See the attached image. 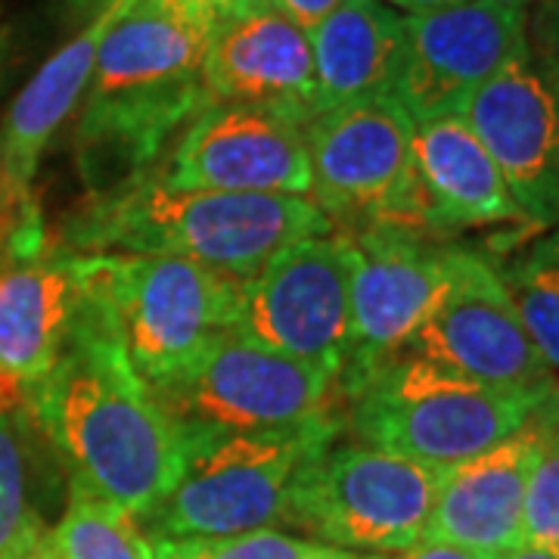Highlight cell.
Returning <instances> with one entry per match:
<instances>
[{
  "mask_svg": "<svg viewBox=\"0 0 559 559\" xmlns=\"http://www.w3.org/2000/svg\"><path fill=\"white\" fill-rule=\"evenodd\" d=\"M32 407L57 448L69 488L140 520L178 481L183 448L121 342L87 271L69 336Z\"/></svg>",
  "mask_w": 559,
  "mask_h": 559,
  "instance_id": "obj_1",
  "label": "cell"
},
{
  "mask_svg": "<svg viewBox=\"0 0 559 559\" xmlns=\"http://www.w3.org/2000/svg\"><path fill=\"white\" fill-rule=\"evenodd\" d=\"M221 22L197 0H121L75 124L91 197L153 175L209 106L202 62Z\"/></svg>",
  "mask_w": 559,
  "mask_h": 559,
  "instance_id": "obj_2",
  "label": "cell"
},
{
  "mask_svg": "<svg viewBox=\"0 0 559 559\" xmlns=\"http://www.w3.org/2000/svg\"><path fill=\"white\" fill-rule=\"evenodd\" d=\"M333 227L311 197L175 190L153 171L91 197L66 221L62 246L79 255H171L249 280L286 246Z\"/></svg>",
  "mask_w": 559,
  "mask_h": 559,
  "instance_id": "obj_3",
  "label": "cell"
},
{
  "mask_svg": "<svg viewBox=\"0 0 559 559\" xmlns=\"http://www.w3.org/2000/svg\"><path fill=\"white\" fill-rule=\"evenodd\" d=\"M559 404V382L495 389L399 355L348 399V423L364 444L436 469L479 457Z\"/></svg>",
  "mask_w": 559,
  "mask_h": 559,
  "instance_id": "obj_4",
  "label": "cell"
},
{
  "mask_svg": "<svg viewBox=\"0 0 559 559\" xmlns=\"http://www.w3.org/2000/svg\"><path fill=\"white\" fill-rule=\"evenodd\" d=\"M342 419L283 432L205 439L183 454L171 491L140 516L150 540L227 538L283 522L293 481L308 460L340 439Z\"/></svg>",
  "mask_w": 559,
  "mask_h": 559,
  "instance_id": "obj_5",
  "label": "cell"
},
{
  "mask_svg": "<svg viewBox=\"0 0 559 559\" xmlns=\"http://www.w3.org/2000/svg\"><path fill=\"white\" fill-rule=\"evenodd\" d=\"M150 395L175 426L183 454L205 439L283 432L340 417V392L326 373L234 330L171 377L150 382Z\"/></svg>",
  "mask_w": 559,
  "mask_h": 559,
  "instance_id": "obj_6",
  "label": "cell"
},
{
  "mask_svg": "<svg viewBox=\"0 0 559 559\" xmlns=\"http://www.w3.org/2000/svg\"><path fill=\"white\" fill-rule=\"evenodd\" d=\"M444 469L333 439L293 481L283 522L348 554H401L426 538Z\"/></svg>",
  "mask_w": 559,
  "mask_h": 559,
  "instance_id": "obj_7",
  "label": "cell"
},
{
  "mask_svg": "<svg viewBox=\"0 0 559 559\" xmlns=\"http://www.w3.org/2000/svg\"><path fill=\"white\" fill-rule=\"evenodd\" d=\"M128 358L143 382H159L230 333L242 280L171 255H87Z\"/></svg>",
  "mask_w": 559,
  "mask_h": 559,
  "instance_id": "obj_8",
  "label": "cell"
},
{
  "mask_svg": "<svg viewBox=\"0 0 559 559\" xmlns=\"http://www.w3.org/2000/svg\"><path fill=\"white\" fill-rule=\"evenodd\" d=\"M414 128L417 121L395 97L345 103L305 124L311 200L326 218H367L364 227L395 224L426 234Z\"/></svg>",
  "mask_w": 559,
  "mask_h": 559,
  "instance_id": "obj_9",
  "label": "cell"
},
{
  "mask_svg": "<svg viewBox=\"0 0 559 559\" xmlns=\"http://www.w3.org/2000/svg\"><path fill=\"white\" fill-rule=\"evenodd\" d=\"M352 323V240L318 234L286 246L242 280L234 333L340 380Z\"/></svg>",
  "mask_w": 559,
  "mask_h": 559,
  "instance_id": "obj_10",
  "label": "cell"
},
{
  "mask_svg": "<svg viewBox=\"0 0 559 559\" xmlns=\"http://www.w3.org/2000/svg\"><path fill=\"white\" fill-rule=\"evenodd\" d=\"M352 240V323L336 392L348 401L382 364L399 358L436 308L448 246L395 224H370Z\"/></svg>",
  "mask_w": 559,
  "mask_h": 559,
  "instance_id": "obj_11",
  "label": "cell"
},
{
  "mask_svg": "<svg viewBox=\"0 0 559 559\" xmlns=\"http://www.w3.org/2000/svg\"><path fill=\"white\" fill-rule=\"evenodd\" d=\"M401 355L495 389L554 382V370L522 326L498 267L469 249L448 252V280L439 301Z\"/></svg>",
  "mask_w": 559,
  "mask_h": 559,
  "instance_id": "obj_12",
  "label": "cell"
},
{
  "mask_svg": "<svg viewBox=\"0 0 559 559\" xmlns=\"http://www.w3.org/2000/svg\"><path fill=\"white\" fill-rule=\"evenodd\" d=\"M528 50L522 0H466L404 16L395 100L414 121L457 116L485 81Z\"/></svg>",
  "mask_w": 559,
  "mask_h": 559,
  "instance_id": "obj_13",
  "label": "cell"
},
{
  "mask_svg": "<svg viewBox=\"0 0 559 559\" xmlns=\"http://www.w3.org/2000/svg\"><path fill=\"white\" fill-rule=\"evenodd\" d=\"M156 178L175 190L311 197L305 128L255 106L209 103L180 131Z\"/></svg>",
  "mask_w": 559,
  "mask_h": 559,
  "instance_id": "obj_14",
  "label": "cell"
},
{
  "mask_svg": "<svg viewBox=\"0 0 559 559\" xmlns=\"http://www.w3.org/2000/svg\"><path fill=\"white\" fill-rule=\"evenodd\" d=\"M460 116L498 162L522 221H559V66L525 50L485 81Z\"/></svg>",
  "mask_w": 559,
  "mask_h": 559,
  "instance_id": "obj_15",
  "label": "cell"
},
{
  "mask_svg": "<svg viewBox=\"0 0 559 559\" xmlns=\"http://www.w3.org/2000/svg\"><path fill=\"white\" fill-rule=\"evenodd\" d=\"M212 103H240L308 124L318 116L311 38L271 0H237L221 20L202 62Z\"/></svg>",
  "mask_w": 559,
  "mask_h": 559,
  "instance_id": "obj_16",
  "label": "cell"
},
{
  "mask_svg": "<svg viewBox=\"0 0 559 559\" xmlns=\"http://www.w3.org/2000/svg\"><path fill=\"white\" fill-rule=\"evenodd\" d=\"M84 293V255L25 249L0 267V401H32L60 358Z\"/></svg>",
  "mask_w": 559,
  "mask_h": 559,
  "instance_id": "obj_17",
  "label": "cell"
},
{
  "mask_svg": "<svg viewBox=\"0 0 559 559\" xmlns=\"http://www.w3.org/2000/svg\"><path fill=\"white\" fill-rule=\"evenodd\" d=\"M557 414L559 404H554L516 436L488 448L479 457L444 469L423 540L463 547L481 557H498L522 544L525 488L544 432Z\"/></svg>",
  "mask_w": 559,
  "mask_h": 559,
  "instance_id": "obj_18",
  "label": "cell"
},
{
  "mask_svg": "<svg viewBox=\"0 0 559 559\" xmlns=\"http://www.w3.org/2000/svg\"><path fill=\"white\" fill-rule=\"evenodd\" d=\"M121 0H106L97 20L84 25L75 38L62 44L50 60L25 81L16 100L10 103L0 124V183L7 218L16 221V230L32 227V183L38 178L40 159L66 121L72 119L84 103V94L94 79L97 47L119 13Z\"/></svg>",
  "mask_w": 559,
  "mask_h": 559,
  "instance_id": "obj_19",
  "label": "cell"
},
{
  "mask_svg": "<svg viewBox=\"0 0 559 559\" xmlns=\"http://www.w3.org/2000/svg\"><path fill=\"white\" fill-rule=\"evenodd\" d=\"M414 165L426 209V234L522 218L498 162L460 112L417 121Z\"/></svg>",
  "mask_w": 559,
  "mask_h": 559,
  "instance_id": "obj_20",
  "label": "cell"
},
{
  "mask_svg": "<svg viewBox=\"0 0 559 559\" xmlns=\"http://www.w3.org/2000/svg\"><path fill=\"white\" fill-rule=\"evenodd\" d=\"M311 38L318 112L345 103L395 97L404 60V16L382 0H342Z\"/></svg>",
  "mask_w": 559,
  "mask_h": 559,
  "instance_id": "obj_21",
  "label": "cell"
},
{
  "mask_svg": "<svg viewBox=\"0 0 559 559\" xmlns=\"http://www.w3.org/2000/svg\"><path fill=\"white\" fill-rule=\"evenodd\" d=\"M69 485L32 401H0V559H22L53 532V503Z\"/></svg>",
  "mask_w": 559,
  "mask_h": 559,
  "instance_id": "obj_22",
  "label": "cell"
},
{
  "mask_svg": "<svg viewBox=\"0 0 559 559\" xmlns=\"http://www.w3.org/2000/svg\"><path fill=\"white\" fill-rule=\"evenodd\" d=\"M498 277L540 358L559 370V224L503 261Z\"/></svg>",
  "mask_w": 559,
  "mask_h": 559,
  "instance_id": "obj_23",
  "label": "cell"
},
{
  "mask_svg": "<svg viewBox=\"0 0 559 559\" xmlns=\"http://www.w3.org/2000/svg\"><path fill=\"white\" fill-rule=\"evenodd\" d=\"M50 538L60 559H156L153 540L131 513L72 488Z\"/></svg>",
  "mask_w": 559,
  "mask_h": 559,
  "instance_id": "obj_24",
  "label": "cell"
},
{
  "mask_svg": "<svg viewBox=\"0 0 559 559\" xmlns=\"http://www.w3.org/2000/svg\"><path fill=\"white\" fill-rule=\"evenodd\" d=\"M175 559H358L364 554L336 550L330 544L280 532V528H255L227 538L197 540H153Z\"/></svg>",
  "mask_w": 559,
  "mask_h": 559,
  "instance_id": "obj_25",
  "label": "cell"
},
{
  "mask_svg": "<svg viewBox=\"0 0 559 559\" xmlns=\"http://www.w3.org/2000/svg\"><path fill=\"white\" fill-rule=\"evenodd\" d=\"M522 540L559 547V414L544 432L538 460L528 476L522 507Z\"/></svg>",
  "mask_w": 559,
  "mask_h": 559,
  "instance_id": "obj_26",
  "label": "cell"
},
{
  "mask_svg": "<svg viewBox=\"0 0 559 559\" xmlns=\"http://www.w3.org/2000/svg\"><path fill=\"white\" fill-rule=\"evenodd\" d=\"M528 50L559 66V0H535L528 7Z\"/></svg>",
  "mask_w": 559,
  "mask_h": 559,
  "instance_id": "obj_27",
  "label": "cell"
},
{
  "mask_svg": "<svg viewBox=\"0 0 559 559\" xmlns=\"http://www.w3.org/2000/svg\"><path fill=\"white\" fill-rule=\"evenodd\" d=\"M286 20H293L305 32H314L342 0H271Z\"/></svg>",
  "mask_w": 559,
  "mask_h": 559,
  "instance_id": "obj_28",
  "label": "cell"
},
{
  "mask_svg": "<svg viewBox=\"0 0 559 559\" xmlns=\"http://www.w3.org/2000/svg\"><path fill=\"white\" fill-rule=\"evenodd\" d=\"M358 559H491L463 550V547H451V544H436V540H419L417 547L401 550V554H377V557H358Z\"/></svg>",
  "mask_w": 559,
  "mask_h": 559,
  "instance_id": "obj_29",
  "label": "cell"
},
{
  "mask_svg": "<svg viewBox=\"0 0 559 559\" xmlns=\"http://www.w3.org/2000/svg\"><path fill=\"white\" fill-rule=\"evenodd\" d=\"M491 559H559V547L522 540V544H516V547H510V550H503V554H498V557Z\"/></svg>",
  "mask_w": 559,
  "mask_h": 559,
  "instance_id": "obj_30",
  "label": "cell"
},
{
  "mask_svg": "<svg viewBox=\"0 0 559 559\" xmlns=\"http://www.w3.org/2000/svg\"><path fill=\"white\" fill-rule=\"evenodd\" d=\"M401 10H407L411 16L414 13H432V10H444V7H457V3H466V0H389Z\"/></svg>",
  "mask_w": 559,
  "mask_h": 559,
  "instance_id": "obj_31",
  "label": "cell"
},
{
  "mask_svg": "<svg viewBox=\"0 0 559 559\" xmlns=\"http://www.w3.org/2000/svg\"><path fill=\"white\" fill-rule=\"evenodd\" d=\"M22 559H60V554H57V547H53V538L47 535V538L40 540L38 547H32V550H28Z\"/></svg>",
  "mask_w": 559,
  "mask_h": 559,
  "instance_id": "obj_32",
  "label": "cell"
},
{
  "mask_svg": "<svg viewBox=\"0 0 559 559\" xmlns=\"http://www.w3.org/2000/svg\"><path fill=\"white\" fill-rule=\"evenodd\" d=\"M197 3H202L215 20H224V16L234 10V3H237V0H197Z\"/></svg>",
  "mask_w": 559,
  "mask_h": 559,
  "instance_id": "obj_33",
  "label": "cell"
},
{
  "mask_svg": "<svg viewBox=\"0 0 559 559\" xmlns=\"http://www.w3.org/2000/svg\"><path fill=\"white\" fill-rule=\"evenodd\" d=\"M3 224H7V202H3V183H0V240H3Z\"/></svg>",
  "mask_w": 559,
  "mask_h": 559,
  "instance_id": "obj_34",
  "label": "cell"
},
{
  "mask_svg": "<svg viewBox=\"0 0 559 559\" xmlns=\"http://www.w3.org/2000/svg\"><path fill=\"white\" fill-rule=\"evenodd\" d=\"M153 550H156V559H175L171 554H168V550H162L159 544H153Z\"/></svg>",
  "mask_w": 559,
  "mask_h": 559,
  "instance_id": "obj_35",
  "label": "cell"
},
{
  "mask_svg": "<svg viewBox=\"0 0 559 559\" xmlns=\"http://www.w3.org/2000/svg\"><path fill=\"white\" fill-rule=\"evenodd\" d=\"M522 3H525V7H532V3H535V0H522Z\"/></svg>",
  "mask_w": 559,
  "mask_h": 559,
  "instance_id": "obj_36",
  "label": "cell"
}]
</instances>
